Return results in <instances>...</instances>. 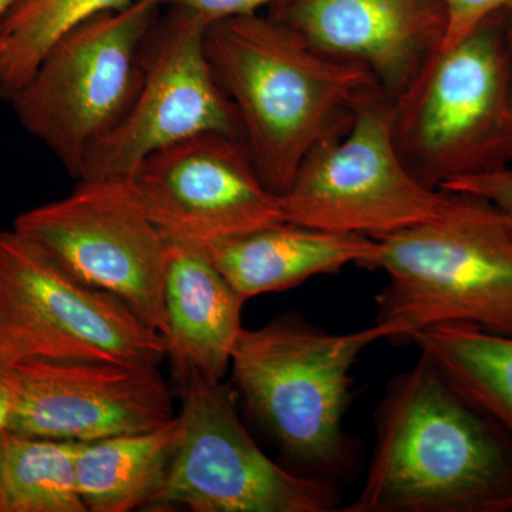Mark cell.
Returning <instances> with one entry per match:
<instances>
[{
	"label": "cell",
	"mask_w": 512,
	"mask_h": 512,
	"mask_svg": "<svg viewBox=\"0 0 512 512\" xmlns=\"http://www.w3.org/2000/svg\"><path fill=\"white\" fill-rule=\"evenodd\" d=\"M362 491L343 512H512V439L420 352L375 414Z\"/></svg>",
	"instance_id": "obj_1"
},
{
	"label": "cell",
	"mask_w": 512,
	"mask_h": 512,
	"mask_svg": "<svg viewBox=\"0 0 512 512\" xmlns=\"http://www.w3.org/2000/svg\"><path fill=\"white\" fill-rule=\"evenodd\" d=\"M204 45L239 140L279 197L313 148L342 134L359 100L380 87L362 64L320 52L272 16L212 22Z\"/></svg>",
	"instance_id": "obj_2"
},
{
	"label": "cell",
	"mask_w": 512,
	"mask_h": 512,
	"mask_svg": "<svg viewBox=\"0 0 512 512\" xmlns=\"http://www.w3.org/2000/svg\"><path fill=\"white\" fill-rule=\"evenodd\" d=\"M387 330L375 325L333 335L299 315L279 316L242 330L231 359L232 380L255 420L308 471L342 477L355 460L343 427L353 366Z\"/></svg>",
	"instance_id": "obj_3"
},
{
	"label": "cell",
	"mask_w": 512,
	"mask_h": 512,
	"mask_svg": "<svg viewBox=\"0 0 512 512\" xmlns=\"http://www.w3.org/2000/svg\"><path fill=\"white\" fill-rule=\"evenodd\" d=\"M460 194L446 220L376 238L372 269L389 276L377 325L389 338L461 323L512 335V220L484 198Z\"/></svg>",
	"instance_id": "obj_4"
},
{
	"label": "cell",
	"mask_w": 512,
	"mask_h": 512,
	"mask_svg": "<svg viewBox=\"0 0 512 512\" xmlns=\"http://www.w3.org/2000/svg\"><path fill=\"white\" fill-rule=\"evenodd\" d=\"M508 13V12H507ZM507 13L440 50L393 99V136L434 190L512 165V47Z\"/></svg>",
	"instance_id": "obj_5"
},
{
	"label": "cell",
	"mask_w": 512,
	"mask_h": 512,
	"mask_svg": "<svg viewBox=\"0 0 512 512\" xmlns=\"http://www.w3.org/2000/svg\"><path fill=\"white\" fill-rule=\"evenodd\" d=\"M285 221L379 238L446 220L460 194L421 183L400 157L393 136V99L366 93L349 127L313 148L281 195Z\"/></svg>",
	"instance_id": "obj_6"
},
{
	"label": "cell",
	"mask_w": 512,
	"mask_h": 512,
	"mask_svg": "<svg viewBox=\"0 0 512 512\" xmlns=\"http://www.w3.org/2000/svg\"><path fill=\"white\" fill-rule=\"evenodd\" d=\"M156 0H134L63 36L9 97L22 126L74 178L90 150L123 119L140 82L144 40L161 15Z\"/></svg>",
	"instance_id": "obj_7"
},
{
	"label": "cell",
	"mask_w": 512,
	"mask_h": 512,
	"mask_svg": "<svg viewBox=\"0 0 512 512\" xmlns=\"http://www.w3.org/2000/svg\"><path fill=\"white\" fill-rule=\"evenodd\" d=\"M181 437L160 490L146 510L192 512H333L340 494L330 481L291 473L258 447L239 420L224 380L175 377Z\"/></svg>",
	"instance_id": "obj_8"
},
{
	"label": "cell",
	"mask_w": 512,
	"mask_h": 512,
	"mask_svg": "<svg viewBox=\"0 0 512 512\" xmlns=\"http://www.w3.org/2000/svg\"><path fill=\"white\" fill-rule=\"evenodd\" d=\"M0 346L26 357L160 366L163 336L116 296L70 274L18 231H0Z\"/></svg>",
	"instance_id": "obj_9"
},
{
	"label": "cell",
	"mask_w": 512,
	"mask_h": 512,
	"mask_svg": "<svg viewBox=\"0 0 512 512\" xmlns=\"http://www.w3.org/2000/svg\"><path fill=\"white\" fill-rule=\"evenodd\" d=\"M13 229L164 335L167 238L148 215L133 178H80L62 200L22 212Z\"/></svg>",
	"instance_id": "obj_10"
},
{
	"label": "cell",
	"mask_w": 512,
	"mask_h": 512,
	"mask_svg": "<svg viewBox=\"0 0 512 512\" xmlns=\"http://www.w3.org/2000/svg\"><path fill=\"white\" fill-rule=\"evenodd\" d=\"M165 9L144 40L136 96L90 150L79 180L133 177L157 151L201 134L239 138L237 113L205 52L208 23L188 10Z\"/></svg>",
	"instance_id": "obj_11"
},
{
	"label": "cell",
	"mask_w": 512,
	"mask_h": 512,
	"mask_svg": "<svg viewBox=\"0 0 512 512\" xmlns=\"http://www.w3.org/2000/svg\"><path fill=\"white\" fill-rule=\"evenodd\" d=\"M168 241L207 247L285 221L238 137L207 133L157 151L133 175Z\"/></svg>",
	"instance_id": "obj_12"
},
{
	"label": "cell",
	"mask_w": 512,
	"mask_h": 512,
	"mask_svg": "<svg viewBox=\"0 0 512 512\" xmlns=\"http://www.w3.org/2000/svg\"><path fill=\"white\" fill-rule=\"evenodd\" d=\"M9 431L90 443L170 423L173 392L158 366L26 357L10 367Z\"/></svg>",
	"instance_id": "obj_13"
},
{
	"label": "cell",
	"mask_w": 512,
	"mask_h": 512,
	"mask_svg": "<svg viewBox=\"0 0 512 512\" xmlns=\"http://www.w3.org/2000/svg\"><path fill=\"white\" fill-rule=\"evenodd\" d=\"M271 16L320 52L365 66L392 99L440 52L447 32L444 0H285Z\"/></svg>",
	"instance_id": "obj_14"
},
{
	"label": "cell",
	"mask_w": 512,
	"mask_h": 512,
	"mask_svg": "<svg viewBox=\"0 0 512 512\" xmlns=\"http://www.w3.org/2000/svg\"><path fill=\"white\" fill-rule=\"evenodd\" d=\"M163 299L165 353L175 377L224 380L244 330V299L200 247L168 239Z\"/></svg>",
	"instance_id": "obj_15"
},
{
	"label": "cell",
	"mask_w": 512,
	"mask_h": 512,
	"mask_svg": "<svg viewBox=\"0 0 512 512\" xmlns=\"http://www.w3.org/2000/svg\"><path fill=\"white\" fill-rule=\"evenodd\" d=\"M244 299L281 292L348 265L370 268L382 245L376 238L338 234L281 222L201 247Z\"/></svg>",
	"instance_id": "obj_16"
},
{
	"label": "cell",
	"mask_w": 512,
	"mask_h": 512,
	"mask_svg": "<svg viewBox=\"0 0 512 512\" xmlns=\"http://www.w3.org/2000/svg\"><path fill=\"white\" fill-rule=\"evenodd\" d=\"M181 430L177 414L157 429L83 443L76 477L87 512L147 508L167 477Z\"/></svg>",
	"instance_id": "obj_17"
},
{
	"label": "cell",
	"mask_w": 512,
	"mask_h": 512,
	"mask_svg": "<svg viewBox=\"0 0 512 512\" xmlns=\"http://www.w3.org/2000/svg\"><path fill=\"white\" fill-rule=\"evenodd\" d=\"M512 439V335L447 323L410 338Z\"/></svg>",
	"instance_id": "obj_18"
},
{
	"label": "cell",
	"mask_w": 512,
	"mask_h": 512,
	"mask_svg": "<svg viewBox=\"0 0 512 512\" xmlns=\"http://www.w3.org/2000/svg\"><path fill=\"white\" fill-rule=\"evenodd\" d=\"M83 443L3 431L0 512H87L77 488Z\"/></svg>",
	"instance_id": "obj_19"
},
{
	"label": "cell",
	"mask_w": 512,
	"mask_h": 512,
	"mask_svg": "<svg viewBox=\"0 0 512 512\" xmlns=\"http://www.w3.org/2000/svg\"><path fill=\"white\" fill-rule=\"evenodd\" d=\"M134 0H18L0 25V92L12 96L77 26Z\"/></svg>",
	"instance_id": "obj_20"
},
{
	"label": "cell",
	"mask_w": 512,
	"mask_h": 512,
	"mask_svg": "<svg viewBox=\"0 0 512 512\" xmlns=\"http://www.w3.org/2000/svg\"><path fill=\"white\" fill-rule=\"evenodd\" d=\"M447 32L440 50L450 49L485 20L512 10V0H444Z\"/></svg>",
	"instance_id": "obj_21"
},
{
	"label": "cell",
	"mask_w": 512,
	"mask_h": 512,
	"mask_svg": "<svg viewBox=\"0 0 512 512\" xmlns=\"http://www.w3.org/2000/svg\"><path fill=\"white\" fill-rule=\"evenodd\" d=\"M285 0H156L161 8L188 10L210 25L217 20L255 15L264 8H274Z\"/></svg>",
	"instance_id": "obj_22"
},
{
	"label": "cell",
	"mask_w": 512,
	"mask_h": 512,
	"mask_svg": "<svg viewBox=\"0 0 512 512\" xmlns=\"http://www.w3.org/2000/svg\"><path fill=\"white\" fill-rule=\"evenodd\" d=\"M441 190L484 198L512 220V165L495 173L454 181Z\"/></svg>",
	"instance_id": "obj_23"
},
{
	"label": "cell",
	"mask_w": 512,
	"mask_h": 512,
	"mask_svg": "<svg viewBox=\"0 0 512 512\" xmlns=\"http://www.w3.org/2000/svg\"><path fill=\"white\" fill-rule=\"evenodd\" d=\"M15 359L0 346V434L8 430L12 413V387H10V367Z\"/></svg>",
	"instance_id": "obj_24"
},
{
	"label": "cell",
	"mask_w": 512,
	"mask_h": 512,
	"mask_svg": "<svg viewBox=\"0 0 512 512\" xmlns=\"http://www.w3.org/2000/svg\"><path fill=\"white\" fill-rule=\"evenodd\" d=\"M18 0H0V25H2L3 19L8 15L9 10L15 6V3ZM0 96H2V92H0Z\"/></svg>",
	"instance_id": "obj_25"
},
{
	"label": "cell",
	"mask_w": 512,
	"mask_h": 512,
	"mask_svg": "<svg viewBox=\"0 0 512 512\" xmlns=\"http://www.w3.org/2000/svg\"><path fill=\"white\" fill-rule=\"evenodd\" d=\"M508 16V33H510V42L512 47V10L507 13Z\"/></svg>",
	"instance_id": "obj_26"
}]
</instances>
